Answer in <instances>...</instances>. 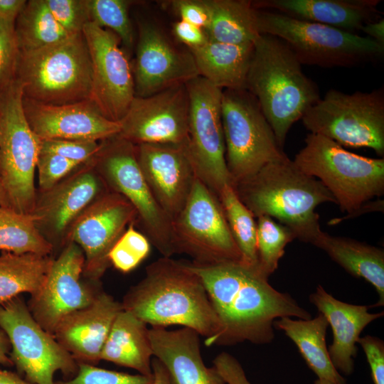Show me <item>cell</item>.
Returning a JSON list of instances; mask_svg holds the SVG:
<instances>
[{
  "mask_svg": "<svg viewBox=\"0 0 384 384\" xmlns=\"http://www.w3.org/2000/svg\"><path fill=\"white\" fill-rule=\"evenodd\" d=\"M0 328L11 344L9 357L18 373L35 384H54L57 371L75 376L78 364L34 319L20 295L0 304Z\"/></svg>",
  "mask_w": 384,
  "mask_h": 384,
  "instance_id": "13",
  "label": "cell"
},
{
  "mask_svg": "<svg viewBox=\"0 0 384 384\" xmlns=\"http://www.w3.org/2000/svg\"><path fill=\"white\" fill-rule=\"evenodd\" d=\"M189 109L186 84L147 97H134L119 122V134L134 144H186Z\"/></svg>",
  "mask_w": 384,
  "mask_h": 384,
  "instance_id": "19",
  "label": "cell"
},
{
  "mask_svg": "<svg viewBox=\"0 0 384 384\" xmlns=\"http://www.w3.org/2000/svg\"><path fill=\"white\" fill-rule=\"evenodd\" d=\"M122 309L151 327L181 325L206 337L209 346L220 324L206 287L188 262L161 257L149 264L131 287Z\"/></svg>",
  "mask_w": 384,
  "mask_h": 384,
  "instance_id": "2",
  "label": "cell"
},
{
  "mask_svg": "<svg viewBox=\"0 0 384 384\" xmlns=\"http://www.w3.org/2000/svg\"><path fill=\"white\" fill-rule=\"evenodd\" d=\"M153 384H170L167 371L163 364L156 358L151 361Z\"/></svg>",
  "mask_w": 384,
  "mask_h": 384,
  "instance_id": "51",
  "label": "cell"
},
{
  "mask_svg": "<svg viewBox=\"0 0 384 384\" xmlns=\"http://www.w3.org/2000/svg\"><path fill=\"white\" fill-rule=\"evenodd\" d=\"M358 343L362 347L370 369L374 384H384V343L378 337H360Z\"/></svg>",
  "mask_w": 384,
  "mask_h": 384,
  "instance_id": "45",
  "label": "cell"
},
{
  "mask_svg": "<svg viewBox=\"0 0 384 384\" xmlns=\"http://www.w3.org/2000/svg\"><path fill=\"white\" fill-rule=\"evenodd\" d=\"M23 107L31 129L41 139L101 142L120 132L119 123L105 118L90 100L52 105L23 97Z\"/></svg>",
  "mask_w": 384,
  "mask_h": 384,
  "instance_id": "22",
  "label": "cell"
},
{
  "mask_svg": "<svg viewBox=\"0 0 384 384\" xmlns=\"http://www.w3.org/2000/svg\"><path fill=\"white\" fill-rule=\"evenodd\" d=\"M133 206L122 196L108 191L93 201L72 225L67 242L76 243L85 255L83 277L100 281L111 266L109 252L127 227L136 225Z\"/></svg>",
  "mask_w": 384,
  "mask_h": 384,
  "instance_id": "18",
  "label": "cell"
},
{
  "mask_svg": "<svg viewBox=\"0 0 384 384\" xmlns=\"http://www.w3.org/2000/svg\"><path fill=\"white\" fill-rule=\"evenodd\" d=\"M210 15L206 30L210 41L233 45H250L260 35L257 9L247 0H206Z\"/></svg>",
  "mask_w": 384,
  "mask_h": 384,
  "instance_id": "31",
  "label": "cell"
},
{
  "mask_svg": "<svg viewBox=\"0 0 384 384\" xmlns=\"http://www.w3.org/2000/svg\"><path fill=\"white\" fill-rule=\"evenodd\" d=\"M90 22L115 33L129 49L133 47L134 33L128 9L133 2L126 0H85Z\"/></svg>",
  "mask_w": 384,
  "mask_h": 384,
  "instance_id": "37",
  "label": "cell"
},
{
  "mask_svg": "<svg viewBox=\"0 0 384 384\" xmlns=\"http://www.w3.org/2000/svg\"><path fill=\"white\" fill-rule=\"evenodd\" d=\"M14 29L18 52L38 50L72 36L55 20L45 0L26 1Z\"/></svg>",
  "mask_w": 384,
  "mask_h": 384,
  "instance_id": "33",
  "label": "cell"
},
{
  "mask_svg": "<svg viewBox=\"0 0 384 384\" xmlns=\"http://www.w3.org/2000/svg\"><path fill=\"white\" fill-rule=\"evenodd\" d=\"M380 0H257L256 9L327 25L358 34L362 27L381 18Z\"/></svg>",
  "mask_w": 384,
  "mask_h": 384,
  "instance_id": "25",
  "label": "cell"
},
{
  "mask_svg": "<svg viewBox=\"0 0 384 384\" xmlns=\"http://www.w3.org/2000/svg\"><path fill=\"white\" fill-rule=\"evenodd\" d=\"M312 134L341 146L370 148L384 154V90L348 94L329 90L302 118Z\"/></svg>",
  "mask_w": 384,
  "mask_h": 384,
  "instance_id": "9",
  "label": "cell"
},
{
  "mask_svg": "<svg viewBox=\"0 0 384 384\" xmlns=\"http://www.w3.org/2000/svg\"><path fill=\"white\" fill-rule=\"evenodd\" d=\"M136 57L132 65L135 97H147L186 84L199 76L191 51L176 46L151 22L139 23Z\"/></svg>",
  "mask_w": 384,
  "mask_h": 384,
  "instance_id": "20",
  "label": "cell"
},
{
  "mask_svg": "<svg viewBox=\"0 0 384 384\" xmlns=\"http://www.w3.org/2000/svg\"><path fill=\"white\" fill-rule=\"evenodd\" d=\"M314 384H334V383L326 380L318 378L317 380H315Z\"/></svg>",
  "mask_w": 384,
  "mask_h": 384,
  "instance_id": "54",
  "label": "cell"
},
{
  "mask_svg": "<svg viewBox=\"0 0 384 384\" xmlns=\"http://www.w3.org/2000/svg\"><path fill=\"white\" fill-rule=\"evenodd\" d=\"M15 79L23 97L62 105L90 100L92 65L82 32L55 44L18 52Z\"/></svg>",
  "mask_w": 384,
  "mask_h": 384,
  "instance_id": "5",
  "label": "cell"
},
{
  "mask_svg": "<svg viewBox=\"0 0 384 384\" xmlns=\"http://www.w3.org/2000/svg\"><path fill=\"white\" fill-rule=\"evenodd\" d=\"M151 375L129 374L98 368L96 366L79 363L75 376L54 384H153Z\"/></svg>",
  "mask_w": 384,
  "mask_h": 384,
  "instance_id": "39",
  "label": "cell"
},
{
  "mask_svg": "<svg viewBox=\"0 0 384 384\" xmlns=\"http://www.w3.org/2000/svg\"><path fill=\"white\" fill-rule=\"evenodd\" d=\"M26 1L25 0H0V21L15 25Z\"/></svg>",
  "mask_w": 384,
  "mask_h": 384,
  "instance_id": "48",
  "label": "cell"
},
{
  "mask_svg": "<svg viewBox=\"0 0 384 384\" xmlns=\"http://www.w3.org/2000/svg\"><path fill=\"white\" fill-rule=\"evenodd\" d=\"M135 152L154 197L172 220L185 206L196 178L186 144H139Z\"/></svg>",
  "mask_w": 384,
  "mask_h": 384,
  "instance_id": "21",
  "label": "cell"
},
{
  "mask_svg": "<svg viewBox=\"0 0 384 384\" xmlns=\"http://www.w3.org/2000/svg\"><path fill=\"white\" fill-rule=\"evenodd\" d=\"M172 228L176 254L190 256L193 263L241 261L219 198L197 176Z\"/></svg>",
  "mask_w": 384,
  "mask_h": 384,
  "instance_id": "12",
  "label": "cell"
},
{
  "mask_svg": "<svg viewBox=\"0 0 384 384\" xmlns=\"http://www.w3.org/2000/svg\"><path fill=\"white\" fill-rule=\"evenodd\" d=\"M329 323L319 314L309 319H292L284 316L274 321V327L282 330L297 346L309 368L319 379L334 384H346V379L334 366L326 343Z\"/></svg>",
  "mask_w": 384,
  "mask_h": 384,
  "instance_id": "30",
  "label": "cell"
},
{
  "mask_svg": "<svg viewBox=\"0 0 384 384\" xmlns=\"http://www.w3.org/2000/svg\"><path fill=\"white\" fill-rule=\"evenodd\" d=\"M91 163L108 190L124 197L134 208L137 225L161 255L176 254L172 220L160 207L139 166L135 144L119 134L101 141Z\"/></svg>",
  "mask_w": 384,
  "mask_h": 384,
  "instance_id": "8",
  "label": "cell"
},
{
  "mask_svg": "<svg viewBox=\"0 0 384 384\" xmlns=\"http://www.w3.org/2000/svg\"><path fill=\"white\" fill-rule=\"evenodd\" d=\"M289 228L273 218L262 215L257 220L258 269L269 277L277 268L286 245L294 239Z\"/></svg>",
  "mask_w": 384,
  "mask_h": 384,
  "instance_id": "36",
  "label": "cell"
},
{
  "mask_svg": "<svg viewBox=\"0 0 384 384\" xmlns=\"http://www.w3.org/2000/svg\"><path fill=\"white\" fill-rule=\"evenodd\" d=\"M53 257L36 253L0 255V304L23 293L36 295L43 288Z\"/></svg>",
  "mask_w": 384,
  "mask_h": 384,
  "instance_id": "32",
  "label": "cell"
},
{
  "mask_svg": "<svg viewBox=\"0 0 384 384\" xmlns=\"http://www.w3.org/2000/svg\"><path fill=\"white\" fill-rule=\"evenodd\" d=\"M84 263L82 249L68 242L53 259L41 290L27 303L34 319L53 336L65 316L90 304L102 291L100 281L83 277Z\"/></svg>",
  "mask_w": 384,
  "mask_h": 384,
  "instance_id": "16",
  "label": "cell"
},
{
  "mask_svg": "<svg viewBox=\"0 0 384 384\" xmlns=\"http://www.w3.org/2000/svg\"><path fill=\"white\" fill-rule=\"evenodd\" d=\"M108 191L91 160L78 166L51 188L37 190L30 215L39 233L52 245L53 258L68 243V234L75 220Z\"/></svg>",
  "mask_w": 384,
  "mask_h": 384,
  "instance_id": "15",
  "label": "cell"
},
{
  "mask_svg": "<svg viewBox=\"0 0 384 384\" xmlns=\"http://www.w3.org/2000/svg\"><path fill=\"white\" fill-rule=\"evenodd\" d=\"M254 44L233 45L208 41L189 50L199 76L220 90L245 89Z\"/></svg>",
  "mask_w": 384,
  "mask_h": 384,
  "instance_id": "28",
  "label": "cell"
},
{
  "mask_svg": "<svg viewBox=\"0 0 384 384\" xmlns=\"http://www.w3.org/2000/svg\"><path fill=\"white\" fill-rule=\"evenodd\" d=\"M309 300L332 329L334 339L328 351L334 366L339 373L351 375L361 333L370 322L383 316V312L372 314L368 312V306L341 302L320 285L309 296Z\"/></svg>",
  "mask_w": 384,
  "mask_h": 384,
  "instance_id": "26",
  "label": "cell"
},
{
  "mask_svg": "<svg viewBox=\"0 0 384 384\" xmlns=\"http://www.w3.org/2000/svg\"><path fill=\"white\" fill-rule=\"evenodd\" d=\"M188 265L201 279L220 324L209 346L245 341L267 343L274 339L276 319H311L290 295L274 289L257 268L240 262Z\"/></svg>",
  "mask_w": 384,
  "mask_h": 384,
  "instance_id": "1",
  "label": "cell"
},
{
  "mask_svg": "<svg viewBox=\"0 0 384 384\" xmlns=\"http://www.w3.org/2000/svg\"><path fill=\"white\" fill-rule=\"evenodd\" d=\"M51 14L68 33L82 32L90 22L85 0H45Z\"/></svg>",
  "mask_w": 384,
  "mask_h": 384,
  "instance_id": "40",
  "label": "cell"
},
{
  "mask_svg": "<svg viewBox=\"0 0 384 384\" xmlns=\"http://www.w3.org/2000/svg\"><path fill=\"white\" fill-rule=\"evenodd\" d=\"M151 243L148 238L130 224L109 252L110 265L116 270L127 273L135 269L149 254Z\"/></svg>",
  "mask_w": 384,
  "mask_h": 384,
  "instance_id": "38",
  "label": "cell"
},
{
  "mask_svg": "<svg viewBox=\"0 0 384 384\" xmlns=\"http://www.w3.org/2000/svg\"><path fill=\"white\" fill-rule=\"evenodd\" d=\"M221 119L233 186L286 155L257 100L246 89L222 90Z\"/></svg>",
  "mask_w": 384,
  "mask_h": 384,
  "instance_id": "10",
  "label": "cell"
},
{
  "mask_svg": "<svg viewBox=\"0 0 384 384\" xmlns=\"http://www.w3.org/2000/svg\"><path fill=\"white\" fill-rule=\"evenodd\" d=\"M153 356L166 368L170 384H226L216 368L208 367L201 353L200 335L193 329H149Z\"/></svg>",
  "mask_w": 384,
  "mask_h": 384,
  "instance_id": "24",
  "label": "cell"
},
{
  "mask_svg": "<svg viewBox=\"0 0 384 384\" xmlns=\"http://www.w3.org/2000/svg\"><path fill=\"white\" fill-rule=\"evenodd\" d=\"M213 362L226 384H251L241 364L231 354L222 352Z\"/></svg>",
  "mask_w": 384,
  "mask_h": 384,
  "instance_id": "46",
  "label": "cell"
},
{
  "mask_svg": "<svg viewBox=\"0 0 384 384\" xmlns=\"http://www.w3.org/2000/svg\"><path fill=\"white\" fill-rule=\"evenodd\" d=\"M121 302L103 290L89 305L65 316L53 336L79 363L97 365L103 346L117 314Z\"/></svg>",
  "mask_w": 384,
  "mask_h": 384,
  "instance_id": "23",
  "label": "cell"
},
{
  "mask_svg": "<svg viewBox=\"0 0 384 384\" xmlns=\"http://www.w3.org/2000/svg\"><path fill=\"white\" fill-rule=\"evenodd\" d=\"M0 207L11 208V203L6 191L0 179Z\"/></svg>",
  "mask_w": 384,
  "mask_h": 384,
  "instance_id": "53",
  "label": "cell"
},
{
  "mask_svg": "<svg viewBox=\"0 0 384 384\" xmlns=\"http://www.w3.org/2000/svg\"><path fill=\"white\" fill-rule=\"evenodd\" d=\"M302 65L276 36L260 34L254 43L245 89L257 100L282 150L292 126L321 99Z\"/></svg>",
  "mask_w": 384,
  "mask_h": 384,
  "instance_id": "4",
  "label": "cell"
},
{
  "mask_svg": "<svg viewBox=\"0 0 384 384\" xmlns=\"http://www.w3.org/2000/svg\"><path fill=\"white\" fill-rule=\"evenodd\" d=\"M41 139L31 129L23 107V92L14 78L0 92V179L11 209L30 214L37 188L35 171Z\"/></svg>",
  "mask_w": 384,
  "mask_h": 384,
  "instance_id": "11",
  "label": "cell"
},
{
  "mask_svg": "<svg viewBox=\"0 0 384 384\" xmlns=\"http://www.w3.org/2000/svg\"><path fill=\"white\" fill-rule=\"evenodd\" d=\"M312 245L324 250L329 257L352 276L371 284L379 296L375 306L384 305V252L358 241L321 232Z\"/></svg>",
  "mask_w": 384,
  "mask_h": 384,
  "instance_id": "29",
  "label": "cell"
},
{
  "mask_svg": "<svg viewBox=\"0 0 384 384\" xmlns=\"http://www.w3.org/2000/svg\"><path fill=\"white\" fill-rule=\"evenodd\" d=\"M14 27L0 21V92L15 78L18 50Z\"/></svg>",
  "mask_w": 384,
  "mask_h": 384,
  "instance_id": "43",
  "label": "cell"
},
{
  "mask_svg": "<svg viewBox=\"0 0 384 384\" xmlns=\"http://www.w3.org/2000/svg\"><path fill=\"white\" fill-rule=\"evenodd\" d=\"M293 161L304 174L319 178L343 212L352 215L384 193V159L345 149L324 136L309 134Z\"/></svg>",
  "mask_w": 384,
  "mask_h": 384,
  "instance_id": "6",
  "label": "cell"
},
{
  "mask_svg": "<svg viewBox=\"0 0 384 384\" xmlns=\"http://www.w3.org/2000/svg\"><path fill=\"white\" fill-rule=\"evenodd\" d=\"M0 250L53 255L52 245L41 235L30 214L0 207Z\"/></svg>",
  "mask_w": 384,
  "mask_h": 384,
  "instance_id": "34",
  "label": "cell"
},
{
  "mask_svg": "<svg viewBox=\"0 0 384 384\" xmlns=\"http://www.w3.org/2000/svg\"><path fill=\"white\" fill-rule=\"evenodd\" d=\"M82 33L92 65L90 100L105 118L119 122L135 97L132 65L112 31L89 22Z\"/></svg>",
  "mask_w": 384,
  "mask_h": 384,
  "instance_id": "17",
  "label": "cell"
},
{
  "mask_svg": "<svg viewBox=\"0 0 384 384\" xmlns=\"http://www.w3.org/2000/svg\"><path fill=\"white\" fill-rule=\"evenodd\" d=\"M101 142L77 139H41V149L56 154L82 164L90 161L100 150Z\"/></svg>",
  "mask_w": 384,
  "mask_h": 384,
  "instance_id": "42",
  "label": "cell"
},
{
  "mask_svg": "<svg viewBox=\"0 0 384 384\" xmlns=\"http://www.w3.org/2000/svg\"><path fill=\"white\" fill-rule=\"evenodd\" d=\"M260 34L284 41L302 65L349 68L380 59L384 45L366 36L327 25L257 9Z\"/></svg>",
  "mask_w": 384,
  "mask_h": 384,
  "instance_id": "7",
  "label": "cell"
},
{
  "mask_svg": "<svg viewBox=\"0 0 384 384\" xmlns=\"http://www.w3.org/2000/svg\"><path fill=\"white\" fill-rule=\"evenodd\" d=\"M0 384H35L22 378L18 373L0 368Z\"/></svg>",
  "mask_w": 384,
  "mask_h": 384,
  "instance_id": "52",
  "label": "cell"
},
{
  "mask_svg": "<svg viewBox=\"0 0 384 384\" xmlns=\"http://www.w3.org/2000/svg\"><path fill=\"white\" fill-rule=\"evenodd\" d=\"M80 165L56 154L40 151L36 162L37 190L44 191L51 188Z\"/></svg>",
  "mask_w": 384,
  "mask_h": 384,
  "instance_id": "41",
  "label": "cell"
},
{
  "mask_svg": "<svg viewBox=\"0 0 384 384\" xmlns=\"http://www.w3.org/2000/svg\"><path fill=\"white\" fill-rule=\"evenodd\" d=\"M180 20L186 21L206 30L210 15L206 0H173L167 1Z\"/></svg>",
  "mask_w": 384,
  "mask_h": 384,
  "instance_id": "44",
  "label": "cell"
},
{
  "mask_svg": "<svg viewBox=\"0 0 384 384\" xmlns=\"http://www.w3.org/2000/svg\"><path fill=\"white\" fill-rule=\"evenodd\" d=\"M144 321L122 309L117 316L103 346L101 360L152 375L153 350Z\"/></svg>",
  "mask_w": 384,
  "mask_h": 384,
  "instance_id": "27",
  "label": "cell"
},
{
  "mask_svg": "<svg viewBox=\"0 0 384 384\" xmlns=\"http://www.w3.org/2000/svg\"><path fill=\"white\" fill-rule=\"evenodd\" d=\"M11 344L5 331L0 328V364L6 366H13V363L9 357Z\"/></svg>",
  "mask_w": 384,
  "mask_h": 384,
  "instance_id": "50",
  "label": "cell"
},
{
  "mask_svg": "<svg viewBox=\"0 0 384 384\" xmlns=\"http://www.w3.org/2000/svg\"><path fill=\"white\" fill-rule=\"evenodd\" d=\"M186 86L190 104L187 151L196 176L218 197L225 186H233L225 161L222 90L201 76Z\"/></svg>",
  "mask_w": 384,
  "mask_h": 384,
  "instance_id": "14",
  "label": "cell"
},
{
  "mask_svg": "<svg viewBox=\"0 0 384 384\" xmlns=\"http://www.w3.org/2000/svg\"><path fill=\"white\" fill-rule=\"evenodd\" d=\"M218 198L241 253L240 262L258 269L257 221L255 216L240 201L232 185L225 186Z\"/></svg>",
  "mask_w": 384,
  "mask_h": 384,
  "instance_id": "35",
  "label": "cell"
},
{
  "mask_svg": "<svg viewBox=\"0 0 384 384\" xmlns=\"http://www.w3.org/2000/svg\"><path fill=\"white\" fill-rule=\"evenodd\" d=\"M233 188L255 218H274L289 228L295 238L311 244L321 232L316 206L326 202L337 204L320 181L302 171L287 155Z\"/></svg>",
  "mask_w": 384,
  "mask_h": 384,
  "instance_id": "3",
  "label": "cell"
},
{
  "mask_svg": "<svg viewBox=\"0 0 384 384\" xmlns=\"http://www.w3.org/2000/svg\"><path fill=\"white\" fill-rule=\"evenodd\" d=\"M361 31L367 35V37L384 45V19L382 18L376 21L364 25Z\"/></svg>",
  "mask_w": 384,
  "mask_h": 384,
  "instance_id": "49",
  "label": "cell"
},
{
  "mask_svg": "<svg viewBox=\"0 0 384 384\" xmlns=\"http://www.w3.org/2000/svg\"><path fill=\"white\" fill-rule=\"evenodd\" d=\"M172 32L174 37L188 50L200 48L209 41L203 28L180 19L174 23Z\"/></svg>",
  "mask_w": 384,
  "mask_h": 384,
  "instance_id": "47",
  "label": "cell"
}]
</instances>
